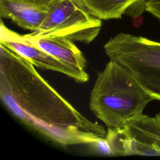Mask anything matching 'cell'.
Returning a JSON list of instances; mask_svg holds the SVG:
<instances>
[{"instance_id":"10","label":"cell","mask_w":160,"mask_h":160,"mask_svg":"<svg viewBox=\"0 0 160 160\" xmlns=\"http://www.w3.org/2000/svg\"><path fill=\"white\" fill-rule=\"evenodd\" d=\"M26 4L41 8L52 9L62 0H15Z\"/></svg>"},{"instance_id":"7","label":"cell","mask_w":160,"mask_h":160,"mask_svg":"<svg viewBox=\"0 0 160 160\" xmlns=\"http://www.w3.org/2000/svg\"><path fill=\"white\" fill-rule=\"evenodd\" d=\"M28 40L48 54L82 73L86 71V61L73 41L62 36L32 37L25 34Z\"/></svg>"},{"instance_id":"8","label":"cell","mask_w":160,"mask_h":160,"mask_svg":"<svg viewBox=\"0 0 160 160\" xmlns=\"http://www.w3.org/2000/svg\"><path fill=\"white\" fill-rule=\"evenodd\" d=\"M51 9L15 0H0L1 17L11 19L18 26L32 32L39 28Z\"/></svg>"},{"instance_id":"6","label":"cell","mask_w":160,"mask_h":160,"mask_svg":"<svg viewBox=\"0 0 160 160\" xmlns=\"http://www.w3.org/2000/svg\"><path fill=\"white\" fill-rule=\"evenodd\" d=\"M0 28V43L28 59L35 66L42 69L61 72L79 82L88 81V73L79 72L48 54L31 43L25 34H20L7 28L2 20Z\"/></svg>"},{"instance_id":"12","label":"cell","mask_w":160,"mask_h":160,"mask_svg":"<svg viewBox=\"0 0 160 160\" xmlns=\"http://www.w3.org/2000/svg\"><path fill=\"white\" fill-rule=\"evenodd\" d=\"M156 117L157 119L160 121V112H159V113L156 116Z\"/></svg>"},{"instance_id":"2","label":"cell","mask_w":160,"mask_h":160,"mask_svg":"<svg viewBox=\"0 0 160 160\" xmlns=\"http://www.w3.org/2000/svg\"><path fill=\"white\" fill-rule=\"evenodd\" d=\"M152 100L128 69L109 59L98 75L89 107L108 128H114L142 114Z\"/></svg>"},{"instance_id":"9","label":"cell","mask_w":160,"mask_h":160,"mask_svg":"<svg viewBox=\"0 0 160 160\" xmlns=\"http://www.w3.org/2000/svg\"><path fill=\"white\" fill-rule=\"evenodd\" d=\"M91 16L101 20L120 19L136 5L138 0H72Z\"/></svg>"},{"instance_id":"4","label":"cell","mask_w":160,"mask_h":160,"mask_svg":"<svg viewBox=\"0 0 160 160\" xmlns=\"http://www.w3.org/2000/svg\"><path fill=\"white\" fill-rule=\"evenodd\" d=\"M102 20L94 18L72 0H62L54 6L32 37H66L73 41L89 44L100 32Z\"/></svg>"},{"instance_id":"3","label":"cell","mask_w":160,"mask_h":160,"mask_svg":"<svg viewBox=\"0 0 160 160\" xmlns=\"http://www.w3.org/2000/svg\"><path fill=\"white\" fill-rule=\"evenodd\" d=\"M104 48L110 60L128 69L153 100L160 101V42L120 32Z\"/></svg>"},{"instance_id":"1","label":"cell","mask_w":160,"mask_h":160,"mask_svg":"<svg viewBox=\"0 0 160 160\" xmlns=\"http://www.w3.org/2000/svg\"><path fill=\"white\" fill-rule=\"evenodd\" d=\"M35 66L0 43V97L29 128L62 146L91 144L106 138L105 128L65 99Z\"/></svg>"},{"instance_id":"11","label":"cell","mask_w":160,"mask_h":160,"mask_svg":"<svg viewBox=\"0 0 160 160\" xmlns=\"http://www.w3.org/2000/svg\"><path fill=\"white\" fill-rule=\"evenodd\" d=\"M147 0H138L133 8L128 12V15L131 16H136L141 15L144 11H146L145 4Z\"/></svg>"},{"instance_id":"5","label":"cell","mask_w":160,"mask_h":160,"mask_svg":"<svg viewBox=\"0 0 160 160\" xmlns=\"http://www.w3.org/2000/svg\"><path fill=\"white\" fill-rule=\"evenodd\" d=\"M111 154L160 156V121L142 113L118 128H108Z\"/></svg>"}]
</instances>
